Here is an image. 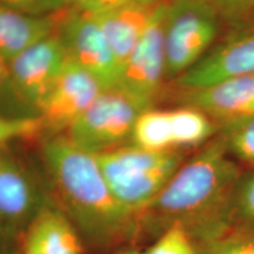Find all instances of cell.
Returning <instances> with one entry per match:
<instances>
[{"mask_svg":"<svg viewBox=\"0 0 254 254\" xmlns=\"http://www.w3.org/2000/svg\"><path fill=\"white\" fill-rule=\"evenodd\" d=\"M254 26V12H253V18H252V27Z\"/></svg>","mask_w":254,"mask_h":254,"instance_id":"32","label":"cell"},{"mask_svg":"<svg viewBox=\"0 0 254 254\" xmlns=\"http://www.w3.org/2000/svg\"><path fill=\"white\" fill-rule=\"evenodd\" d=\"M142 107L119 88L104 90L65 133L81 150L94 155L131 144Z\"/></svg>","mask_w":254,"mask_h":254,"instance_id":"5","label":"cell"},{"mask_svg":"<svg viewBox=\"0 0 254 254\" xmlns=\"http://www.w3.org/2000/svg\"><path fill=\"white\" fill-rule=\"evenodd\" d=\"M41 12L44 15L56 14L72 7L75 0H38Z\"/></svg>","mask_w":254,"mask_h":254,"instance_id":"28","label":"cell"},{"mask_svg":"<svg viewBox=\"0 0 254 254\" xmlns=\"http://www.w3.org/2000/svg\"><path fill=\"white\" fill-rule=\"evenodd\" d=\"M131 144L152 151H174L170 111L141 112L133 128Z\"/></svg>","mask_w":254,"mask_h":254,"instance_id":"17","label":"cell"},{"mask_svg":"<svg viewBox=\"0 0 254 254\" xmlns=\"http://www.w3.org/2000/svg\"><path fill=\"white\" fill-rule=\"evenodd\" d=\"M116 254H141V252L139 250H136L135 247L126 246L117 251Z\"/></svg>","mask_w":254,"mask_h":254,"instance_id":"29","label":"cell"},{"mask_svg":"<svg viewBox=\"0 0 254 254\" xmlns=\"http://www.w3.org/2000/svg\"><path fill=\"white\" fill-rule=\"evenodd\" d=\"M241 174L220 133L184 161L139 217L138 239L180 226L201 251L232 228V200Z\"/></svg>","mask_w":254,"mask_h":254,"instance_id":"1","label":"cell"},{"mask_svg":"<svg viewBox=\"0 0 254 254\" xmlns=\"http://www.w3.org/2000/svg\"><path fill=\"white\" fill-rule=\"evenodd\" d=\"M45 132L38 116H8L0 113V148L9 142L39 136Z\"/></svg>","mask_w":254,"mask_h":254,"instance_id":"20","label":"cell"},{"mask_svg":"<svg viewBox=\"0 0 254 254\" xmlns=\"http://www.w3.org/2000/svg\"><path fill=\"white\" fill-rule=\"evenodd\" d=\"M141 254H200L199 247L180 226L167 228Z\"/></svg>","mask_w":254,"mask_h":254,"instance_id":"21","label":"cell"},{"mask_svg":"<svg viewBox=\"0 0 254 254\" xmlns=\"http://www.w3.org/2000/svg\"><path fill=\"white\" fill-rule=\"evenodd\" d=\"M104 90L93 75L68 58L37 109L45 132L50 136L67 132Z\"/></svg>","mask_w":254,"mask_h":254,"instance_id":"8","label":"cell"},{"mask_svg":"<svg viewBox=\"0 0 254 254\" xmlns=\"http://www.w3.org/2000/svg\"><path fill=\"white\" fill-rule=\"evenodd\" d=\"M245 116H254V100L252 101V104L250 105L249 109H247V112Z\"/></svg>","mask_w":254,"mask_h":254,"instance_id":"30","label":"cell"},{"mask_svg":"<svg viewBox=\"0 0 254 254\" xmlns=\"http://www.w3.org/2000/svg\"><path fill=\"white\" fill-rule=\"evenodd\" d=\"M0 113L8 116H38L36 111L25 103L15 90L9 73L8 63L0 56Z\"/></svg>","mask_w":254,"mask_h":254,"instance_id":"22","label":"cell"},{"mask_svg":"<svg viewBox=\"0 0 254 254\" xmlns=\"http://www.w3.org/2000/svg\"><path fill=\"white\" fill-rule=\"evenodd\" d=\"M95 158L114 198L138 217L185 161L182 150L152 151L133 144Z\"/></svg>","mask_w":254,"mask_h":254,"instance_id":"3","label":"cell"},{"mask_svg":"<svg viewBox=\"0 0 254 254\" xmlns=\"http://www.w3.org/2000/svg\"><path fill=\"white\" fill-rule=\"evenodd\" d=\"M222 23L208 0H170L164 18L166 81L176 80L204 57Z\"/></svg>","mask_w":254,"mask_h":254,"instance_id":"4","label":"cell"},{"mask_svg":"<svg viewBox=\"0 0 254 254\" xmlns=\"http://www.w3.org/2000/svg\"><path fill=\"white\" fill-rule=\"evenodd\" d=\"M167 2H163L155 9L141 39L124 64L120 74L119 90L128 94L144 110L153 109L166 81L164 18Z\"/></svg>","mask_w":254,"mask_h":254,"instance_id":"7","label":"cell"},{"mask_svg":"<svg viewBox=\"0 0 254 254\" xmlns=\"http://www.w3.org/2000/svg\"><path fill=\"white\" fill-rule=\"evenodd\" d=\"M59 13L32 15L0 4V56L6 62L57 32Z\"/></svg>","mask_w":254,"mask_h":254,"instance_id":"15","label":"cell"},{"mask_svg":"<svg viewBox=\"0 0 254 254\" xmlns=\"http://www.w3.org/2000/svg\"><path fill=\"white\" fill-rule=\"evenodd\" d=\"M85 249L72 222L50 200L25 231L19 250L27 254H84Z\"/></svg>","mask_w":254,"mask_h":254,"instance_id":"13","label":"cell"},{"mask_svg":"<svg viewBox=\"0 0 254 254\" xmlns=\"http://www.w3.org/2000/svg\"><path fill=\"white\" fill-rule=\"evenodd\" d=\"M15 254H27V253H25V252H23V251H20V250H19V251H18V252H17V253H15Z\"/></svg>","mask_w":254,"mask_h":254,"instance_id":"31","label":"cell"},{"mask_svg":"<svg viewBox=\"0 0 254 254\" xmlns=\"http://www.w3.org/2000/svg\"><path fill=\"white\" fill-rule=\"evenodd\" d=\"M232 31L252 27L254 0H208Z\"/></svg>","mask_w":254,"mask_h":254,"instance_id":"23","label":"cell"},{"mask_svg":"<svg viewBox=\"0 0 254 254\" xmlns=\"http://www.w3.org/2000/svg\"><path fill=\"white\" fill-rule=\"evenodd\" d=\"M159 5H131L92 14L103 31L120 68L141 39Z\"/></svg>","mask_w":254,"mask_h":254,"instance_id":"14","label":"cell"},{"mask_svg":"<svg viewBox=\"0 0 254 254\" xmlns=\"http://www.w3.org/2000/svg\"><path fill=\"white\" fill-rule=\"evenodd\" d=\"M219 126L232 157L254 166V116L238 117Z\"/></svg>","mask_w":254,"mask_h":254,"instance_id":"18","label":"cell"},{"mask_svg":"<svg viewBox=\"0 0 254 254\" xmlns=\"http://www.w3.org/2000/svg\"><path fill=\"white\" fill-rule=\"evenodd\" d=\"M170 0H75L74 7L91 14L103 13L131 5H158Z\"/></svg>","mask_w":254,"mask_h":254,"instance_id":"25","label":"cell"},{"mask_svg":"<svg viewBox=\"0 0 254 254\" xmlns=\"http://www.w3.org/2000/svg\"><path fill=\"white\" fill-rule=\"evenodd\" d=\"M41 160L50 200L72 222L86 249L101 254L138 240L139 217L114 198L94 154L64 133L44 141Z\"/></svg>","mask_w":254,"mask_h":254,"instance_id":"2","label":"cell"},{"mask_svg":"<svg viewBox=\"0 0 254 254\" xmlns=\"http://www.w3.org/2000/svg\"><path fill=\"white\" fill-rule=\"evenodd\" d=\"M57 32L67 57L90 73L105 90L118 88L122 68L93 15L74 6L59 12Z\"/></svg>","mask_w":254,"mask_h":254,"instance_id":"6","label":"cell"},{"mask_svg":"<svg viewBox=\"0 0 254 254\" xmlns=\"http://www.w3.org/2000/svg\"><path fill=\"white\" fill-rule=\"evenodd\" d=\"M232 230L254 231V170L241 174L234 190Z\"/></svg>","mask_w":254,"mask_h":254,"instance_id":"19","label":"cell"},{"mask_svg":"<svg viewBox=\"0 0 254 254\" xmlns=\"http://www.w3.org/2000/svg\"><path fill=\"white\" fill-rule=\"evenodd\" d=\"M200 254H254V231L232 230Z\"/></svg>","mask_w":254,"mask_h":254,"instance_id":"24","label":"cell"},{"mask_svg":"<svg viewBox=\"0 0 254 254\" xmlns=\"http://www.w3.org/2000/svg\"><path fill=\"white\" fill-rule=\"evenodd\" d=\"M170 117L176 150L205 145L220 131L217 122L194 107L182 106L171 110Z\"/></svg>","mask_w":254,"mask_h":254,"instance_id":"16","label":"cell"},{"mask_svg":"<svg viewBox=\"0 0 254 254\" xmlns=\"http://www.w3.org/2000/svg\"><path fill=\"white\" fill-rule=\"evenodd\" d=\"M50 196L27 168L0 151V220L20 239Z\"/></svg>","mask_w":254,"mask_h":254,"instance_id":"10","label":"cell"},{"mask_svg":"<svg viewBox=\"0 0 254 254\" xmlns=\"http://www.w3.org/2000/svg\"><path fill=\"white\" fill-rule=\"evenodd\" d=\"M0 4L32 15H44L38 0H0Z\"/></svg>","mask_w":254,"mask_h":254,"instance_id":"27","label":"cell"},{"mask_svg":"<svg viewBox=\"0 0 254 254\" xmlns=\"http://www.w3.org/2000/svg\"><path fill=\"white\" fill-rule=\"evenodd\" d=\"M20 249L19 240L0 220V254H15Z\"/></svg>","mask_w":254,"mask_h":254,"instance_id":"26","label":"cell"},{"mask_svg":"<svg viewBox=\"0 0 254 254\" xmlns=\"http://www.w3.org/2000/svg\"><path fill=\"white\" fill-rule=\"evenodd\" d=\"M179 90L177 101L182 106L194 107L220 125L245 116L254 100V74L226 79L205 87Z\"/></svg>","mask_w":254,"mask_h":254,"instance_id":"12","label":"cell"},{"mask_svg":"<svg viewBox=\"0 0 254 254\" xmlns=\"http://www.w3.org/2000/svg\"><path fill=\"white\" fill-rule=\"evenodd\" d=\"M250 74H254V26L233 31L174 82L190 90Z\"/></svg>","mask_w":254,"mask_h":254,"instance_id":"11","label":"cell"},{"mask_svg":"<svg viewBox=\"0 0 254 254\" xmlns=\"http://www.w3.org/2000/svg\"><path fill=\"white\" fill-rule=\"evenodd\" d=\"M67 59L62 38L58 32H55L8 62L15 90L36 112L41 100L55 85Z\"/></svg>","mask_w":254,"mask_h":254,"instance_id":"9","label":"cell"}]
</instances>
